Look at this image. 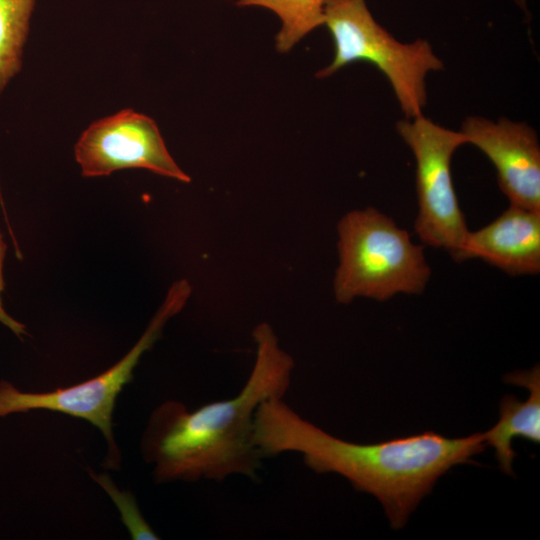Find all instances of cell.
Segmentation results:
<instances>
[{"instance_id":"obj_1","label":"cell","mask_w":540,"mask_h":540,"mask_svg":"<svg viewBox=\"0 0 540 540\" xmlns=\"http://www.w3.org/2000/svg\"><path fill=\"white\" fill-rule=\"evenodd\" d=\"M254 442L263 458L302 456L315 473H336L376 497L393 529H401L436 481L452 467L475 463L483 433L448 438L426 431L388 441L359 444L337 438L308 421L284 398L264 401L255 415Z\"/></svg>"},{"instance_id":"obj_11","label":"cell","mask_w":540,"mask_h":540,"mask_svg":"<svg viewBox=\"0 0 540 540\" xmlns=\"http://www.w3.org/2000/svg\"><path fill=\"white\" fill-rule=\"evenodd\" d=\"M35 0H0V95L22 68Z\"/></svg>"},{"instance_id":"obj_2","label":"cell","mask_w":540,"mask_h":540,"mask_svg":"<svg viewBox=\"0 0 540 540\" xmlns=\"http://www.w3.org/2000/svg\"><path fill=\"white\" fill-rule=\"evenodd\" d=\"M253 338L255 361L234 397L194 411L167 400L153 410L140 446L156 483L257 478L263 456L254 442L256 411L266 400L285 397L295 363L269 324H259Z\"/></svg>"},{"instance_id":"obj_4","label":"cell","mask_w":540,"mask_h":540,"mask_svg":"<svg viewBox=\"0 0 540 540\" xmlns=\"http://www.w3.org/2000/svg\"><path fill=\"white\" fill-rule=\"evenodd\" d=\"M324 25L332 35L335 55L317 77H328L355 61L372 63L389 80L407 119L422 115L426 75L443 69L426 40L399 42L373 18L365 0H327Z\"/></svg>"},{"instance_id":"obj_12","label":"cell","mask_w":540,"mask_h":540,"mask_svg":"<svg viewBox=\"0 0 540 540\" xmlns=\"http://www.w3.org/2000/svg\"><path fill=\"white\" fill-rule=\"evenodd\" d=\"M327 0H237L239 6H259L273 11L281 20L276 47L288 52L304 36L324 25Z\"/></svg>"},{"instance_id":"obj_9","label":"cell","mask_w":540,"mask_h":540,"mask_svg":"<svg viewBox=\"0 0 540 540\" xmlns=\"http://www.w3.org/2000/svg\"><path fill=\"white\" fill-rule=\"evenodd\" d=\"M481 259L512 275L540 272V211L512 205L486 226L469 231L456 262Z\"/></svg>"},{"instance_id":"obj_6","label":"cell","mask_w":540,"mask_h":540,"mask_svg":"<svg viewBox=\"0 0 540 540\" xmlns=\"http://www.w3.org/2000/svg\"><path fill=\"white\" fill-rule=\"evenodd\" d=\"M397 131L416 163L415 233L423 244L442 248L457 261L469 230L453 185L451 160L457 148L467 143L466 137L423 115L399 121Z\"/></svg>"},{"instance_id":"obj_10","label":"cell","mask_w":540,"mask_h":540,"mask_svg":"<svg viewBox=\"0 0 540 540\" xmlns=\"http://www.w3.org/2000/svg\"><path fill=\"white\" fill-rule=\"evenodd\" d=\"M508 384L519 385L529 390L525 401L513 395H505L500 402L498 423L483 433L485 444L495 450V457L501 470L513 475V461L517 456L512 448L515 437H522L533 443L540 442V368L518 370L504 376Z\"/></svg>"},{"instance_id":"obj_3","label":"cell","mask_w":540,"mask_h":540,"mask_svg":"<svg viewBox=\"0 0 540 540\" xmlns=\"http://www.w3.org/2000/svg\"><path fill=\"white\" fill-rule=\"evenodd\" d=\"M337 229L340 262L333 288L339 303L424 292L431 276L424 247L414 244L392 218L367 207L345 214Z\"/></svg>"},{"instance_id":"obj_7","label":"cell","mask_w":540,"mask_h":540,"mask_svg":"<svg viewBox=\"0 0 540 540\" xmlns=\"http://www.w3.org/2000/svg\"><path fill=\"white\" fill-rule=\"evenodd\" d=\"M74 153L84 177L138 168L184 183L191 181L168 152L156 122L132 109L91 123L78 138Z\"/></svg>"},{"instance_id":"obj_13","label":"cell","mask_w":540,"mask_h":540,"mask_svg":"<svg viewBox=\"0 0 540 540\" xmlns=\"http://www.w3.org/2000/svg\"><path fill=\"white\" fill-rule=\"evenodd\" d=\"M91 477L110 495L120 511L122 521L131 537L136 540L160 539L143 518L134 496L128 491H120L107 474L90 472Z\"/></svg>"},{"instance_id":"obj_5","label":"cell","mask_w":540,"mask_h":540,"mask_svg":"<svg viewBox=\"0 0 540 540\" xmlns=\"http://www.w3.org/2000/svg\"><path fill=\"white\" fill-rule=\"evenodd\" d=\"M191 294L187 280L176 281L148 327L135 345L112 367L103 373L68 388L32 393L17 389L12 383L0 381V417L30 410H51L85 419L96 426L108 444L104 466L119 469L121 455L112 430V414L116 399L124 386L133 379V372L142 355L160 337L166 322L182 310Z\"/></svg>"},{"instance_id":"obj_14","label":"cell","mask_w":540,"mask_h":540,"mask_svg":"<svg viewBox=\"0 0 540 540\" xmlns=\"http://www.w3.org/2000/svg\"><path fill=\"white\" fill-rule=\"evenodd\" d=\"M7 245L3 239L2 233L0 231V293L4 290V278H3V263L6 255ZM0 322L7 326L12 332H14L18 337L26 335V327L21 322L16 321L10 315L6 313L2 306V301L0 297Z\"/></svg>"},{"instance_id":"obj_8","label":"cell","mask_w":540,"mask_h":540,"mask_svg":"<svg viewBox=\"0 0 540 540\" xmlns=\"http://www.w3.org/2000/svg\"><path fill=\"white\" fill-rule=\"evenodd\" d=\"M461 132L492 162L510 204L540 211V146L536 131L522 122L470 116Z\"/></svg>"}]
</instances>
